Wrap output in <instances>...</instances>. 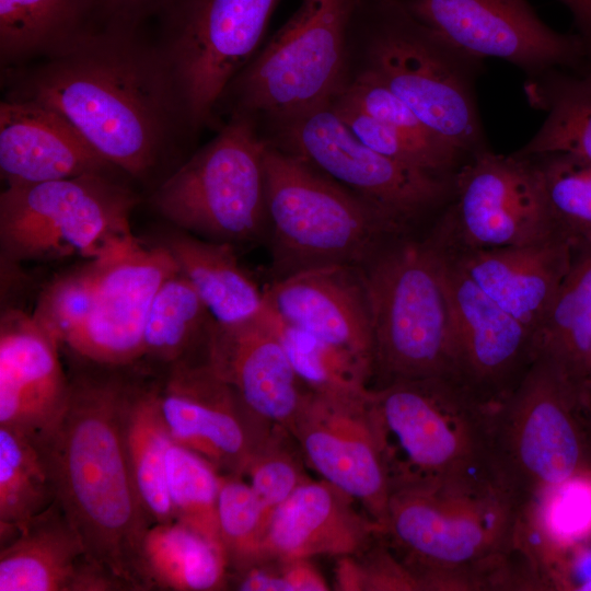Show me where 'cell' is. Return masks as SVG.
<instances>
[{
  "mask_svg": "<svg viewBox=\"0 0 591 591\" xmlns=\"http://www.w3.org/2000/svg\"><path fill=\"white\" fill-rule=\"evenodd\" d=\"M209 364L253 417L288 430L312 391L294 371L266 308L237 325L217 324Z\"/></svg>",
  "mask_w": 591,
  "mask_h": 591,
  "instance_id": "ffe728a7",
  "label": "cell"
},
{
  "mask_svg": "<svg viewBox=\"0 0 591 591\" xmlns=\"http://www.w3.org/2000/svg\"><path fill=\"white\" fill-rule=\"evenodd\" d=\"M305 460L291 432L276 426L257 445L244 475L268 517L297 488L311 478L305 473Z\"/></svg>",
  "mask_w": 591,
  "mask_h": 591,
  "instance_id": "ab89813d",
  "label": "cell"
},
{
  "mask_svg": "<svg viewBox=\"0 0 591 591\" xmlns=\"http://www.w3.org/2000/svg\"><path fill=\"white\" fill-rule=\"evenodd\" d=\"M217 512L229 573L259 560L269 517L242 475H221Z\"/></svg>",
  "mask_w": 591,
  "mask_h": 591,
  "instance_id": "74e56055",
  "label": "cell"
},
{
  "mask_svg": "<svg viewBox=\"0 0 591 591\" xmlns=\"http://www.w3.org/2000/svg\"><path fill=\"white\" fill-rule=\"evenodd\" d=\"M56 500L55 487L39 441L0 426V533L12 536Z\"/></svg>",
  "mask_w": 591,
  "mask_h": 591,
  "instance_id": "836d02e7",
  "label": "cell"
},
{
  "mask_svg": "<svg viewBox=\"0 0 591 591\" xmlns=\"http://www.w3.org/2000/svg\"><path fill=\"white\" fill-rule=\"evenodd\" d=\"M570 12L591 67V0H559Z\"/></svg>",
  "mask_w": 591,
  "mask_h": 591,
  "instance_id": "bcb514c9",
  "label": "cell"
},
{
  "mask_svg": "<svg viewBox=\"0 0 591 591\" xmlns=\"http://www.w3.org/2000/svg\"><path fill=\"white\" fill-rule=\"evenodd\" d=\"M104 22L101 0H0L1 71L58 56Z\"/></svg>",
  "mask_w": 591,
  "mask_h": 591,
  "instance_id": "4316f807",
  "label": "cell"
},
{
  "mask_svg": "<svg viewBox=\"0 0 591 591\" xmlns=\"http://www.w3.org/2000/svg\"><path fill=\"white\" fill-rule=\"evenodd\" d=\"M360 0H303L220 99L221 125L232 115L258 132L329 103L346 80L348 32Z\"/></svg>",
  "mask_w": 591,
  "mask_h": 591,
  "instance_id": "ba28073f",
  "label": "cell"
},
{
  "mask_svg": "<svg viewBox=\"0 0 591 591\" xmlns=\"http://www.w3.org/2000/svg\"><path fill=\"white\" fill-rule=\"evenodd\" d=\"M441 245L491 300L538 336L571 265L573 247L568 240L556 235L538 243L486 250Z\"/></svg>",
  "mask_w": 591,
  "mask_h": 591,
  "instance_id": "d4e9b609",
  "label": "cell"
},
{
  "mask_svg": "<svg viewBox=\"0 0 591 591\" xmlns=\"http://www.w3.org/2000/svg\"><path fill=\"white\" fill-rule=\"evenodd\" d=\"M281 0H167L155 42L166 59L194 132L222 126L217 116L230 82L260 48Z\"/></svg>",
  "mask_w": 591,
  "mask_h": 591,
  "instance_id": "4fadbf2b",
  "label": "cell"
},
{
  "mask_svg": "<svg viewBox=\"0 0 591 591\" xmlns=\"http://www.w3.org/2000/svg\"><path fill=\"white\" fill-rule=\"evenodd\" d=\"M136 570L141 590L210 591L228 587L223 548L176 520L148 528Z\"/></svg>",
  "mask_w": 591,
  "mask_h": 591,
  "instance_id": "f1b7e54d",
  "label": "cell"
},
{
  "mask_svg": "<svg viewBox=\"0 0 591 591\" xmlns=\"http://www.w3.org/2000/svg\"><path fill=\"white\" fill-rule=\"evenodd\" d=\"M289 431L305 463L356 499L383 532L391 488L370 387L338 394L311 391Z\"/></svg>",
  "mask_w": 591,
  "mask_h": 591,
  "instance_id": "2e32d148",
  "label": "cell"
},
{
  "mask_svg": "<svg viewBox=\"0 0 591 591\" xmlns=\"http://www.w3.org/2000/svg\"><path fill=\"white\" fill-rule=\"evenodd\" d=\"M337 95L429 150L462 161L468 159L462 151L433 135L406 103L372 77L348 73L345 86Z\"/></svg>",
  "mask_w": 591,
  "mask_h": 591,
  "instance_id": "b9f144b4",
  "label": "cell"
},
{
  "mask_svg": "<svg viewBox=\"0 0 591 591\" xmlns=\"http://www.w3.org/2000/svg\"><path fill=\"white\" fill-rule=\"evenodd\" d=\"M523 507L491 479L390 494L383 536L420 590H477L476 577L519 546Z\"/></svg>",
  "mask_w": 591,
  "mask_h": 591,
  "instance_id": "277c9868",
  "label": "cell"
},
{
  "mask_svg": "<svg viewBox=\"0 0 591 591\" xmlns=\"http://www.w3.org/2000/svg\"><path fill=\"white\" fill-rule=\"evenodd\" d=\"M498 484L525 508L546 491L591 474V406L537 357L490 421Z\"/></svg>",
  "mask_w": 591,
  "mask_h": 591,
  "instance_id": "52a82bcc",
  "label": "cell"
},
{
  "mask_svg": "<svg viewBox=\"0 0 591 591\" xmlns=\"http://www.w3.org/2000/svg\"><path fill=\"white\" fill-rule=\"evenodd\" d=\"M391 491L463 479H491L494 410L452 378L370 389Z\"/></svg>",
  "mask_w": 591,
  "mask_h": 591,
  "instance_id": "8992f818",
  "label": "cell"
},
{
  "mask_svg": "<svg viewBox=\"0 0 591 591\" xmlns=\"http://www.w3.org/2000/svg\"><path fill=\"white\" fill-rule=\"evenodd\" d=\"M101 267L102 258L86 260L53 279L40 292L31 316L60 348L86 321Z\"/></svg>",
  "mask_w": 591,
  "mask_h": 591,
  "instance_id": "f35d334b",
  "label": "cell"
},
{
  "mask_svg": "<svg viewBox=\"0 0 591 591\" xmlns=\"http://www.w3.org/2000/svg\"><path fill=\"white\" fill-rule=\"evenodd\" d=\"M144 24L104 22L69 50L1 71L4 99L46 106L151 192L196 149L173 72Z\"/></svg>",
  "mask_w": 591,
  "mask_h": 591,
  "instance_id": "6da1fadb",
  "label": "cell"
},
{
  "mask_svg": "<svg viewBox=\"0 0 591 591\" xmlns=\"http://www.w3.org/2000/svg\"><path fill=\"white\" fill-rule=\"evenodd\" d=\"M259 135L267 146L302 160L407 232L440 213L452 198L453 178L372 150L351 132L329 103L275 124Z\"/></svg>",
  "mask_w": 591,
  "mask_h": 591,
  "instance_id": "7c38bea8",
  "label": "cell"
},
{
  "mask_svg": "<svg viewBox=\"0 0 591 591\" xmlns=\"http://www.w3.org/2000/svg\"><path fill=\"white\" fill-rule=\"evenodd\" d=\"M590 480H591V474H590Z\"/></svg>",
  "mask_w": 591,
  "mask_h": 591,
  "instance_id": "681fc988",
  "label": "cell"
},
{
  "mask_svg": "<svg viewBox=\"0 0 591 591\" xmlns=\"http://www.w3.org/2000/svg\"><path fill=\"white\" fill-rule=\"evenodd\" d=\"M137 373L126 413V447L134 484L152 524L174 521L166 480V452L172 442L162 419L157 381Z\"/></svg>",
  "mask_w": 591,
  "mask_h": 591,
  "instance_id": "d6a6232c",
  "label": "cell"
},
{
  "mask_svg": "<svg viewBox=\"0 0 591 591\" xmlns=\"http://www.w3.org/2000/svg\"><path fill=\"white\" fill-rule=\"evenodd\" d=\"M335 587L343 591L420 590L383 533L360 553L338 557Z\"/></svg>",
  "mask_w": 591,
  "mask_h": 591,
  "instance_id": "7bdbcfd3",
  "label": "cell"
},
{
  "mask_svg": "<svg viewBox=\"0 0 591 591\" xmlns=\"http://www.w3.org/2000/svg\"><path fill=\"white\" fill-rule=\"evenodd\" d=\"M265 179L273 273L360 267L392 236L393 223L302 160L266 144Z\"/></svg>",
  "mask_w": 591,
  "mask_h": 591,
  "instance_id": "9c48e42d",
  "label": "cell"
},
{
  "mask_svg": "<svg viewBox=\"0 0 591 591\" xmlns=\"http://www.w3.org/2000/svg\"><path fill=\"white\" fill-rule=\"evenodd\" d=\"M347 47L346 76L383 83L433 135L468 158L489 149L475 93L484 60L451 44L402 0H360Z\"/></svg>",
  "mask_w": 591,
  "mask_h": 591,
  "instance_id": "3957f363",
  "label": "cell"
},
{
  "mask_svg": "<svg viewBox=\"0 0 591 591\" xmlns=\"http://www.w3.org/2000/svg\"><path fill=\"white\" fill-rule=\"evenodd\" d=\"M329 104L361 142L397 162L445 178H453L465 162L425 148L395 128L363 113L340 95H336Z\"/></svg>",
  "mask_w": 591,
  "mask_h": 591,
  "instance_id": "60d3db41",
  "label": "cell"
},
{
  "mask_svg": "<svg viewBox=\"0 0 591 591\" xmlns=\"http://www.w3.org/2000/svg\"><path fill=\"white\" fill-rule=\"evenodd\" d=\"M421 22L464 53L505 60L526 77L559 68L583 71L580 37L546 25L528 0H402Z\"/></svg>",
  "mask_w": 591,
  "mask_h": 591,
  "instance_id": "e0dca14e",
  "label": "cell"
},
{
  "mask_svg": "<svg viewBox=\"0 0 591 591\" xmlns=\"http://www.w3.org/2000/svg\"><path fill=\"white\" fill-rule=\"evenodd\" d=\"M583 74L590 80L591 82V68H588L586 69L584 71H582Z\"/></svg>",
  "mask_w": 591,
  "mask_h": 591,
  "instance_id": "7dc6e473",
  "label": "cell"
},
{
  "mask_svg": "<svg viewBox=\"0 0 591 591\" xmlns=\"http://www.w3.org/2000/svg\"><path fill=\"white\" fill-rule=\"evenodd\" d=\"M357 503L329 482L310 479L270 514L262 558H338L360 553L383 532Z\"/></svg>",
  "mask_w": 591,
  "mask_h": 591,
  "instance_id": "cb8c5ba5",
  "label": "cell"
},
{
  "mask_svg": "<svg viewBox=\"0 0 591 591\" xmlns=\"http://www.w3.org/2000/svg\"><path fill=\"white\" fill-rule=\"evenodd\" d=\"M120 586L89 556L55 500L1 542L0 591H107Z\"/></svg>",
  "mask_w": 591,
  "mask_h": 591,
  "instance_id": "484cf974",
  "label": "cell"
},
{
  "mask_svg": "<svg viewBox=\"0 0 591 591\" xmlns=\"http://www.w3.org/2000/svg\"><path fill=\"white\" fill-rule=\"evenodd\" d=\"M178 270L166 247L146 245L139 240L102 258L91 312L65 347L90 363L116 368L138 366L154 296Z\"/></svg>",
  "mask_w": 591,
  "mask_h": 591,
  "instance_id": "d6986e66",
  "label": "cell"
},
{
  "mask_svg": "<svg viewBox=\"0 0 591 591\" xmlns=\"http://www.w3.org/2000/svg\"><path fill=\"white\" fill-rule=\"evenodd\" d=\"M0 174L7 185L85 174L128 178L63 116L30 101L0 103Z\"/></svg>",
  "mask_w": 591,
  "mask_h": 591,
  "instance_id": "603a6c76",
  "label": "cell"
},
{
  "mask_svg": "<svg viewBox=\"0 0 591 591\" xmlns=\"http://www.w3.org/2000/svg\"><path fill=\"white\" fill-rule=\"evenodd\" d=\"M241 591H326L325 578L308 558L264 557L229 573V582Z\"/></svg>",
  "mask_w": 591,
  "mask_h": 591,
  "instance_id": "ee69618b",
  "label": "cell"
},
{
  "mask_svg": "<svg viewBox=\"0 0 591 591\" xmlns=\"http://www.w3.org/2000/svg\"><path fill=\"white\" fill-rule=\"evenodd\" d=\"M529 157L558 234L573 248L591 244V163L560 152Z\"/></svg>",
  "mask_w": 591,
  "mask_h": 591,
  "instance_id": "d590c367",
  "label": "cell"
},
{
  "mask_svg": "<svg viewBox=\"0 0 591 591\" xmlns=\"http://www.w3.org/2000/svg\"><path fill=\"white\" fill-rule=\"evenodd\" d=\"M71 374L63 413L39 441L56 500L90 558L121 590H141L137 557L152 525L136 490L126 413L136 370L94 364Z\"/></svg>",
  "mask_w": 591,
  "mask_h": 591,
  "instance_id": "7a4b0ae2",
  "label": "cell"
},
{
  "mask_svg": "<svg viewBox=\"0 0 591 591\" xmlns=\"http://www.w3.org/2000/svg\"><path fill=\"white\" fill-rule=\"evenodd\" d=\"M359 268L372 328L369 387L454 379L449 300L427 236H392Z\"/></svg>",
  "mask_w": 591,
  "mask_h": 591,
  "instance_id": "5b68a950",
  "label": "cell"
},
{
  "mask_svg": "<svg viewBox=\"0 0 591 591\" xmlns=\"http://www.w3.org/2000/svg\"><path fill=\"white\" fill-rule=\"evenodd\" d=\"M266 308L283 323L344 348L372 367V328L360 268L331 265L274 279Z\"/></svg>",
  "mask_w": 591,
  "mask_h": 591,
  "instance_id": "7402d4cb",
  "label": "cell"
},
{
  "mask_svg": "<svg viewBox=\"0 0 591 591\" xmlns=\"http://www.w3.org/2000/svg\"><path fill=\"white\" fill-rule=\"evenodd\" d=\"M160 244L171 253L218 325H237L264 312V290L241 267L233 245L173 225Z\"/></svg>",
  "mask_w": 591,
  "mask_h": 591,
  "instance_id": "83f0119b",
  "label": "cell"
},
{
  "mask_svg": "<svg viewBox=\"0 0 591 591\" xmlns=\"http://www.w3.org/2000/svg\"><path fill=\"white\" fill-rule=\"evenodd\" d=\"M221 475L202 456L171 442L166 480L174 520L222 547L217 512Z\"/></svg>",
  "mask_w": 591,
  "mask_h": 591,
  "instance_id": "8d00e7d4",
  "label": "cell"
},
{
  "mask_svg": "<svg viewBox=\"0 0 591 591\" xmlns=\"http://www.w3.org/2000/svg\"><path fill=\"white\" fill-rule=\"evenodd\" d=\"M589 384H590V391H591V366H590V373H589Z\"/></svg>",
  "mask_w": 591,
  "mask_h": 591,
  "instance_id": "c3c4849f",
  "label": "cell"
},
{
  "mask_svg": "<svg viewBox=\"0 0 591 591\" xmlns=\"http://www.w3.org/2000/svg\"><path fill=\"white\" fill-rule=\"evenodd\" d=\"M59 345L32 318L11 309L0 322V426L45 437L65 410L70 378Z\"/></svg>",
  "mask_w": 591,
  "mask_h": 591,
  "instance_id": "44dd1931",
  "label": "cell"
},
{
  "mask_svg": "<svg viewBox=\"0 0 591 591\" xmlns=\"http://www.w3.org/2000/svg\"><path fill=\"white\" fill-rule=\"evenodd\" d=\"M436 250L450 308L453 375L495 410L538 357V336L500 308L465 273L448 248Z\"/></svg>",
  "mask_w": 591,
  "mask_h": 591,
  "instance_id": "9a60e30c",
  "label": "cell"
},
{
  "mask_svg": "<svg viewBox=\"0 0 591 591\" xmlns=\"http://www.w3.org/2000/svg\"><path fill=\"white\" fill-rule=\"evenodd\" d=\"M140 201L123 177L85 174L7 185L0 194V246L11 263L116 254L138 239L130 216Z\"/></svg>",
  "mask_w": 591,
  "mask_h": 591,
  "instance_id": "30bf717a",
  "label": "cell"
},
{
  "mask_svg": "<svg viewBox=\"0 0 591 591\" xmlns=\"http://www.w3.org/2000/svg\"><path fill=\"white\" fill-rule=\"evenodd\" d=\"M538 344V357L551 361L591 406V244L573 248Z\"/></svg>",
  "mask_w": 591,
  "mask_h": 591,
  "instance_id": "4dcf8cb0",
  "label": "cell"
},
{
  "mask_svg": "<svg viewBox=\"0 0 591 591\" xmlns=\"http://www.w3.org/2000/svg\"><path fill=\"white\" fill-rule=\"evenodd\" d=\"M428 235L457 250L519 246L560 235L532 157L471 155L453 177L452 198Z\"/></svg>",
  "mask_w": 591,
  "mask_h": 591,
  "instance_id": "5bb4252c",
  "label": "cell"
},
{
  "mask_svg": "<svg viewBox=\"0 0 591 591\" xmlns=\"http://www.w3.org/2000/svg\"><path fill=\"white\" fill-rule=\"evenodd\" d=\"M167 0H101L105 22L144 24Z\"/></svg>",
  "mask_w": 591,
  "mask_h": 591,
  "instance_id": "f6af8a7d",
  "label": "cell"
},
{
  "mask_svg": "<svg viewBox=\"0 0 591 591\" xmlns=\"http://www.w3.org/2000/svg\"><path fill=\"white\" fill-rule=\"evenodd\" d=\"M216 325L192 283L176 271L154 296L144 325L139 364L149 362L169 370L208 361Z\"/></svg>",
  "mask_w": 591,
  "mask_h": 591,
  "instance_id": "f546056e",
  "label": "cell"
},
{
  "mask_svg": "<svg viewBox=\"0 0 591 591\" xmlns=\"http://www.w3.org/2000/svg\"><path fill=\"white\" fill-rule=\"evenodd\" d=\"M523 89L528 103L546 117L517 152L568 153L591 163V82L583 72L549 69L526 77Z\"/></svg>",
  "mask_w": 591,
  "mask_h": 591,
  "instance_id": "1f68e13d",
  "label": "cell"
},
{
  "mask_svg": "<svg viewBox=\"0 0 591 591\" xmlns=\"http://www.w3.org/2000/svg\"><path fill=\"white\" fill-rule=\"evenodd\" d=\"M268 312L294 371L310 390L338 394L369 389L372 375L369 361Z\"/></svg>",
  "mask_w": 591,
  "mask_h": 591,
  "instance_id": "e575fe53",
  "label": "cell"
},
{
  "mask_svg": "<svg viewBox=\"0 0 591 591\" xmlns=\"http://www.w3.org/2000/svg\"><path fill=\"white\" fill-rule=\"evenodd\" d=\"M265 151L251 119L229 116L151 192L150 204L171 225L201 239L258 242L268 231Z\"/></svg>",
  "mask_w": 591,
  "mask_h": 591,
  "instance_id": "8fae6325",
  "label": "cell"
},
{
  "mask_svg": "<svg viewBox=\"0 0 591 591\" xmlns=\"http://www.w3.org/2000/svg\"><path fill=\"white\" fill-rule=\"evenodd\" d=\"M157 394L172 441L221 474L243 476L257 445L276 427L253 417L209 361L166 370L157 381Z\"/></svg>",
  "mask_w": 591,
  "mask_h": 591,
  "instance_id": "ac0fdd59",
  "label": "cell"
}]
</instances>
